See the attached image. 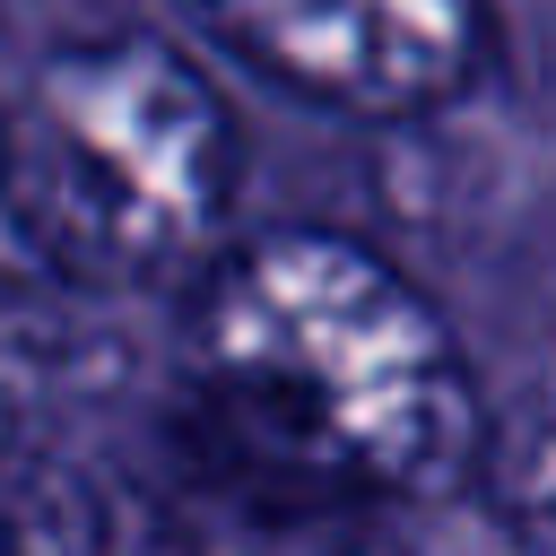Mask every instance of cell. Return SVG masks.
Returning a JSON list of instances; mask_svg holds the SVG:
<instances>
[{
  "label": "cell",
  "instance_id": "6da1fadb",
  "mask_svg": "<svg viewBox=\"0 0 556 556\" xmlns=\"http://www.w3.org/2000/svg\"><path fill=\"white\" fill-rule=\"evenodd\" d=\"M191 382L226 452L313 504L434 495L478 460V391L443 313L348 235H252L191 304Z\"/></svg>",
  "mask_w": 556,
  "mask_h": 556
},
{
  "label": "cell",
  "instance_id": "7a4b0ae2",
  "mask_svg": "<svg viewBox=\"0 0 556 556\" xmlns=\"http://www.w3.org/2000/svg\"><path fill=\"white\" fill-rule=\"evenodd\" d=\"M0 200L78 287L182 269L235 200V122L156 35H78L35 61L0 130Z\"/></svg>",
  "mask_w": 556,
  "mask_h": 556
},
{
  "label": "cell",
  "instance_id": "3957f363",
  "mask_svg": "<svg viewBox=\"0 0 556 556\" xmlns=\"http://www.w3.org/2000/svg\"><path fill=\"white\" fill-rule=\"evenodd\" d=\"M278 87L339 113H434L486 70V0H200Z\"/></svg>",
  "mask_w": 556,
  "mask_h": 556
},
{
  "label": "cell",
  "instance_id": "277c9868",
  "mask_svg": "<svg viewBox=\"0 0 556 556\" xmlns=\"http://www.w3.org/2000/svg\"><path fill=\"white\" fill-rule=\"evenodd\" d=\"M122 495L70 469L52 443L0 452V556H113Z\"/></svg>",
  "mask_w": 556,
  "mask_h": 556
},
{
  "label": "cell",
  "instance_id": "5b68a950",
  "mask_svg": "<svg viewBox=\"0 0 556 556\" xmlns=\"http://www.w3.org/2000/svg\"><path fill=\"white\" fill-rule=\"evenodd\" d=\"M478 452H486L495 504L521 530V547L556 556V365L521 391V408L504 417V434H478Z\"/></svg>",
  "mask_w": 556,
  "mask_h": 556
},
{
  "label": "cell",
  "instance_id": "8992f818",
  "mask_svg": "<svg viewBox=\"0 0 556 556\" xmlns=\"http://www.w3.org/2000/svg\"><path fill=\"white\" fill-rule=\"evenodd\" d=\"M70 382V321L0 278V452L43 443V408Z\"/></svg>",
  "mask_w": 556,
  "mask_h": 556
},
{
  "label": "cell",
  "instance_id": "52a82bcc",
  "mask_svg": "<svg viewBox=\"0 0 556 556\" xmlns=\"http://www.w3.org/2000/svg\"><path fill=\"white\" fill-rule=\"evenodd\" d=\"M278 556H452V547H434L426 530H400V521H374L365 504H339L330 521H313V513H295L287 521V547Z\"/></svg>",
  "mask_w": 556,
  "mask_h": 556
},
{
  "label": "cell",
  "instance_id": "ba28073f",
  "mask_svg": "<svg viewBox=\"0 0 556 556\" xmlns=\"http://www.w3.org/2000/svg\"><path fill=\"white\" fill-rule=\"evenodd\" d=\"M0 130H9V104H0Z\"/></svg>",
  "mask_w": 556,
  "mask_h": 556
}]
</instances>
